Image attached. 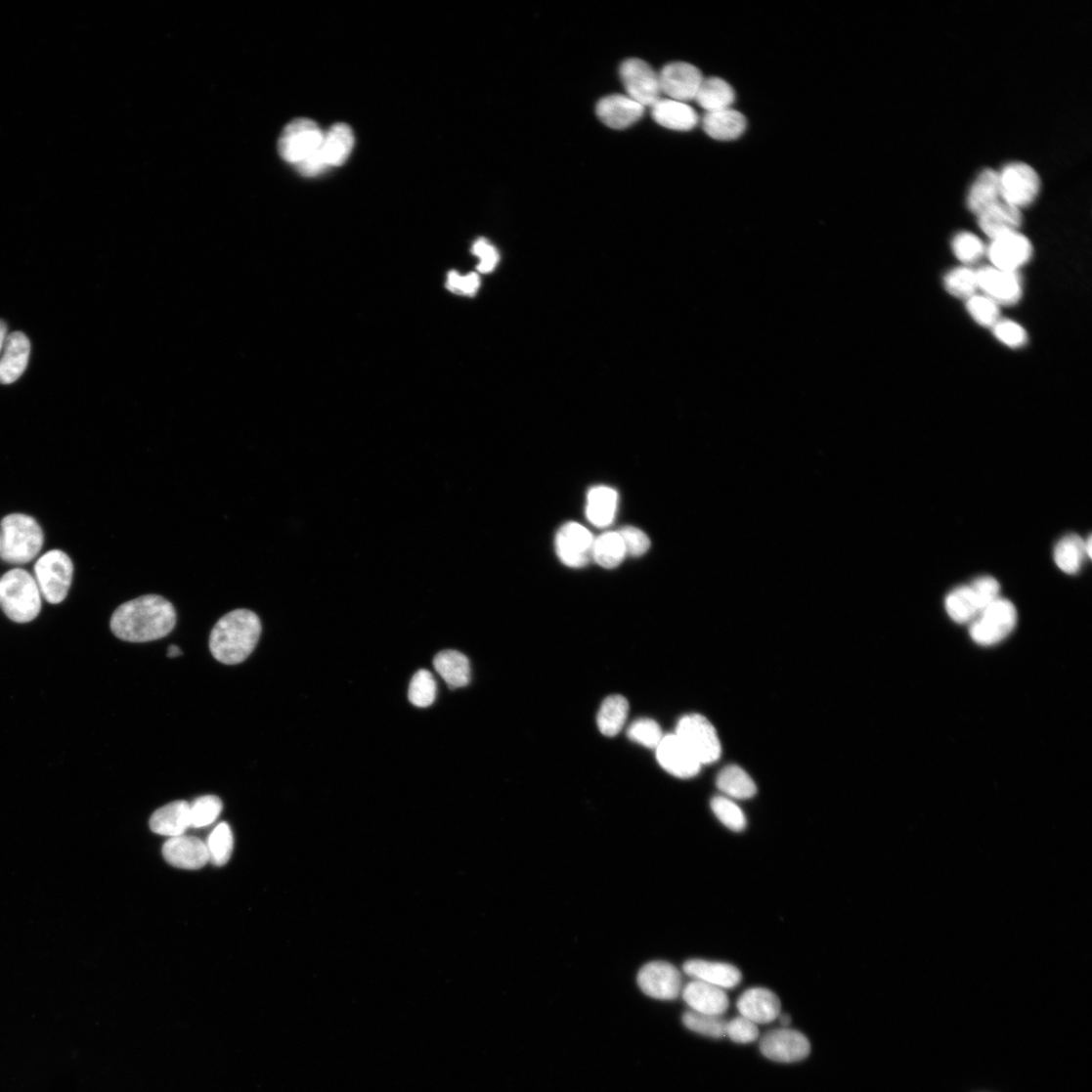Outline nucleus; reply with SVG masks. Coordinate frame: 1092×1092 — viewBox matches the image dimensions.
Returning <instances> with one entry per match:
<instances>
[{
  "label": "nucleus",
  "instance_id": "1",
  "mask_svg": "<svg viewBox=\"0 0 1092 1092\" xmlns=\"http://www.w3.org/2000/svg\"><path fill=\"white\" fill-rule=\"evenodd\" d=\"M173 605L158 595H145L117 608L110 619L112 633L122 640L147 642L167 636L175 628Z\"/></svg>",
  "mask_w": 1092,
  "mask_h": 1092
},
{
  "label": "nucleus",
  "instance_id": "2",
  "mask_svg": "<svg viewBox=\"0 0 1092 1092\" xmlns=\"http://www.w3.org/2000/svg\"><path fill=\"white\" fill-rule=\"evenodd\" d=\"M261 631L256 613L248 609L233 610L224 615L213 629L211 653L222 664H240L253 653Z\"/></svg>",
  "mask_w": 1092,
  "mask_h": 1092
},
{
  "label": "nucleus",
  "instance_id": "3",
  "mask_svg": "<svg viewBox=\"0 0 1092 1092\" xmlns=\"http://www.w3.org/2000/svg\"><path fill=\"white\" fill-rule=\"evenodd\" d=\"M43 544V530L33 517L16 513L3 519L0 556L7 563L23 565L31 562L41 551Z\"/></svg>",
  "mask_w": 1092,
  "mask_h": 1092
},
{
  "label": "nucleus",
  "instance_id": "4",
  "mask_svg": "<svg viewBox=\"0 0 1092 1092\" xmlns=\"http://www.w3.org/2000/svg\"><path fill=\"white\" fill-rule=\"evenodd\" d=\"M0 605L12 622H33L42 606V593L36 579L22 569L5 574L0 580Z\"/></svg>",
  "mask_w": 1092,
  "mask_h": 1092
},
{
  "label": "nucleus",
  "instance_id": "5",
  "mask_svg": "<svg viewBox=\"0 0 1092 1092\" xmlns=\"http://www.w3.org/2000/svg\"><path fill=\"white\" fill-rule=\"evenodd\" d=\"M71 558L63 550L53 549L42 555L35 566V579L42 596L51 604L64 602L73 579Z\"/></svg>",
  "mask_w": 1092,
  "mask_h": 1092
},
{
  "label": "nucleus",
  "instance_id": "6",
  "mask_svg": "<svg viewBox=\"0 0 1092 1092\" xmlns=\"http://www.w3.org/2000/svg\"><path fill=\"white\" fill-rule=\"evenodd\" d=\"M354 147L352 129L344 124L333 125L327 133L319 151L307 161L297 167L305 177H315L330 167H338L346 162Z\"/></svg>",
  "mask_w": 1092,
  "mask_h": 1092
},
{
  "label": "nucleus",
  "instance_id": "7",
  "mask_svg": "<svg viewBox=\"0 0 1092 1092\" xmlns=\"http://www.w3.org/2000/svg\"><path fill=\"white\" fill-rule=\"evenodd\" d=\"M1017 622L1018 613L1015 605L999 597L970 624V635L981 645H994L1012 633Z\"/></svg>",
  "mask_w": 1092,
  "mask_h": 1092
},
{
  "label": "nucleus",
  "instance_id": "8",
  "mask_svg": "<svg viewBox=\"0 0 1092 1092\" xmlns=\"http://www.w3.org/2000/svg\"><path fill=\"white\" fill-rule=\"evenodd\" d=\"M324 133L312 120H293L286 125L280 137L279 153L284 161L297 168L316 154Z\"/></svg>",
  "mask_w": 1092,
  "mask_h": 1092
},
{
  "label": "nucleus",
  "instance_id": "9",
  "mask_svg": "<svg viewBox=\"0 0 1092 1092\" xmlns=\"http://www.w3.org/2000/svg\"><path fill=\"white\" fill-rule=\"evenodd\" d=\"M1001 199L1018 209L1035 201L1041 190L1037 170L1025 162H1012L998 171Z\"/></svg>",
  "mask_w": 1092,
  "mask_h": 1092
},
{
  "label": "nucleus",
  "instance_id": "10",
  "mask_svg": "<svg viewBox=\"0 0 1092 1092\" xmlns=\"http://www.w3.org/2000/svg\"><path fill=\"white\" fill-rule=\"evenodd\" d=\"M701 764L717 762L721 744L713 723L700 715H689L678 721L676 733Z\"/></svg>",
  "mask_w": 1092,
  "mask_h": 1092
},
{
  "label": "nucleus",
  "instance_id": "11",
  "mask_svg": "<svg viewBox=\"0 0 1092 1092\" xmlns=\"http://www.w3.org/2000/svg\"><path fill=\"white\" fill-rule=\"evenodd\" d=\"M627 96L646 107H653L662 99L659 73L641 59H628L619 69Z\"/></svg>",
  "mask_w": 1092,
  "mask_h": 1092
},
{
  "label": "nucleus",
  "instance_id": "12",
  "mask_svg": "<svg viewBox=\"0 0 1092 1092\" xmlns=\"http://www.w3.org/2000/svg\"><path fill=\"white\" fill-rule=\"evenodd\" d=\"M1034 254L1031 242L1020 231L998 236L986 246V256L991 267L1016 272L1026 265Z\"/></svg>",
  "mask_w": 1092,
  "mask_h": 1092
},
{
  "label": "nucleus",
  "instance_id": "13",
  "mask_svg": "<svg viewBox=\"0 0 1092 1092\" xmlns=\"http://www.w3.org/2000/svg\"><path fill=\"white\" fill-rule=\"evenodd\" d=\"M637 983L645 995L659 1000H674L683 989L680 971L664 961L644 965L638 973Z\"/></svg>",
  "mask_w": 1092,
  "mask_h": 1092
},
{
  "label": "nucleus",
  "instance_id": "14",
  "mask_svg": "<svg viewBox=\"0 0 1092 1092\" xmlns=\"http://www.w3.org/2000/svg\"><path fill=\"white\" fill-rule=\"evenodd\" d=\"M760 1050L765 1058L781 1064H793L806 1059L811 1046L801 1031L783 1027L766 1032L761 1040Z\"/></svg>",
  "mask_w": 1092,
  "mask_h": 1092
},
{
  "label": "nucleus",
  "instance_id": "15",
  "mask_svg": "<svg viewBox=\"0 0 1092 1092\" xmlns=\"http://www.w3.org/2000/svg\"><path fill=\"white\" fill-rule=\"evenodd\" d=\"M555 546L559 559L568 567H585L593 558L594 539L579 523L570 522L560 528Z\"/></svg>",
  "mask_w": 1092,
  "mask_h": 1092
},
{
  "label": "nucleus",
  "instance_id": "16",
  "mask_svg": "<svg viewBox=\"0 0 1092 1092\" xmlns=\"http://www.w3.org/2000/svg\"><path fill=\"white\" fill-rule=\"evenodd\" d=\"M978 272L979 287L984 296L998 306H1014L1023 298V281L1019 273L984 267Z\"/></svg>",
  "mask_w": 1092,
  "mask_h": 1092
},
{
  "label": "nucleus",
  "instance_id": "17",
  "mask_svg": "<svg viewBox=\"0 0 1092 1092\" xmlns=\"http://www.w3.org/2000/svg\"><path fill=\"white\" fill-rule=\"evenodd\" d=\"M662 95L667 99L688 103L695 101L704 79L702 72L686 63H673L659 73Z\"/></svg>",
  "mask_w": 1092,
  "mask_h": 1092
},
{
  "label": "nucleus",
  "instance_id": "18",
  "mask_svg": "<svg viewBox=\"0 0 1092 1092\" xmlns=\"http://www.w3.org/2000/svg\"><path fill=\"white\" fill-rule=\"evenodd\" d=\"M656 750L660 764L673 776L691 778L701 769L702 764L676 734L664 735Z\"/></svg>",
  "mask_w": 1092,
  "mask_h": 1092
},
{
  "label": "nucleus",
  "instance_id": "19",
  "mask_svg": "<svg viewBox=\"0 0 1092 1092\" xmlns=\"http://www.w3.org/2000/svg\"><path fill=\"white\" fill-rule=\"evenodd\" d=\"M162 852L170 865L184 870H198L209 863L208 848L194 837L171 838L164 844Z\"/></svg>",
  "mask_w": 1092,
  "mask_h": 1092
},
{
  "label": "nucleus",
  "instance_id": "20",
  "mask_svg": "<svg viewBox=\"0 0 1092 1092\" xmlns=\"http://www.w3.org/2000/svg\"><path fill=\"white\" fill-rule=\"evenodd\" d=\"M736 1007L742 1017L756 1025L772 1023L781 1014L779 997L773 991L763 987H755L745 991L737 1000Z\"/></svg>",
  "mask_w": 1092,
  "mask_h": 1092
},
{
  "label": "nucleus",
  "instance_id": "21",
  "mask_svg": "<svg viewBox=\"0 0 1092 1092\" xmlns=\"http://www.w3.org/2000/svg\"><path fill=\"white\" fill-rule=\"evenodd\" d=\"M645 108L627 95H612L603 98L596 107L599 119L611 129L624 130L637 121Z\"/></svg>",
  "mask_w": 1092,
  "mask_h": 1092
},
{
  "label": "nucleus",
  "instance_id": "22",
  "mask_svg": "<svg viewBox=\"0 0 1092 1092\" xmlns=\"http://www.w3.org/2000/svg\"><path fill=\"white\" fill-rule=\"evenodd\" d=\"M684 972L694 981L721 989H731L742 983V973L735 966L716 961L693 959L683 966Z\"/></svg>",
  "mask_w": 1092,
  "mask_h": 1092
},
{
  "label": "nucleus",
  "instance_id": "23",
  "mask_svg": "<svg viewBox=\"0 0 1092 1092\" xmlns=\"http://www.w3.org/2000/svg\"><path fill=\"white\" fill-rule=\"evenodd\" d=\"M684 1001L691 1011L721 1017L729 1008V999L724 989L693 981L682 989Z\"/></svg>",
  "mask_w": 1092,
  "mask_h": 1092
},
{
  "label": "nucleus",
  "instance_id": "24",
  "mask_svg": "<svg viewBox=\"0 0 1092 1092\" xmlns=\"http://www.w3.org/2000/svg\"><path fill=\"white\" fill-rule=\"evenodd\" d=\"M4 348V356L0 360V383L11 385L26 369L31 343L23 333L14 332L7 337Z\"/></svg>",
  "mask_w": 1092,
  "mask_h": 1092
},
{
  "label": "nucleus",
  "instance_id": "25",
  "mask_svg": "<svg viewBox=\"0 0 1092 1092\" xmlns=\"http://www.w3.org/2000/svg\"><path fill=\"white\" fill-rule=\"evenodd\" d=\"M982 231L991 240L998 236L1019 231L1023 224L1022 211L1000 199L978 216Z\"/></svg>",
  "mask_w": 1092,
  "mask_h": 1092
},
{
  "label": "nucleus",
  "instance_id": "26",
  "mask_svg": "<svg viewBox=\"0 0 1092 1092\" xmlns=\"http://www.w3.org/2000/svg\"><path fill=\"white\" fill-rule=\"evenodd\" d=\"M652 115L660 126L674 131H690L699 122L697 112L688 103L667 98L659 100L652 107Z\"/></svg>",
  "mask_w": 1092,
  "mask_h": 1092
},
{
  "label": "nucleus",
  "instance_id": "27",
  "mask_svg": "<svg viewBox=\"0 0 1092 1092\" xmlns=\"http://www.w3.org/2000/svg\"><path fill=\"white\" fill-rule=\"evenodd\" d=\"M153 833L170 838L181 837L191 828V806L187 802L171 803L156 810L151 818Z\"/></svg>",
  "mask_w": 1092,
  "mask_h": 1092
},
{
  "label": "nucleus",
  "instance_id": "28",
  "mask_svg": "<svg viewBox=\"0 0 1092 1092\" xmlns=\"http://www.w3.org/2000/svg\"><path fill=\"white\" fill-rule=\"evenodd\" d=\"M704 132L718 141L739 139L747 129L745 115L732 108L706 112L702 120Z\"/></svg>",
  "mask_w": 1092,
  "mask_h": 1092
},
{
  "label": "nucleus",
  "instance_id": "29",
  "mask_svg": "<svg viewBox=\"0 0 1092 1092\" xmlns=\"http://www.w3.org/2000/svg\"><path fill=\"white\" fill-rule=\"evenodd\" d=\"M1000 199L998 171L992 168L983 169L967 194L968 210L979 216Z\"/></svg>",
  "mask_w": 1092,
  "mask_h": 1092
},
{
  "label": "nucleus",
  "instance_id": "30",
  "mask_svg": "<svg viewBox=\"0 0 1092 1092\" xmlns=\"http://www.w3.org/2000/svg\"><path fill=\"white\" fill-rule=\"evenodd\" d=\"M695 101L706 112H713L731 108L735 93L724 79L708 77L703 79Z\"/></svg>",
  "mask_w": 1092,
  "mask_h": 1092
},
{
  "label": "nucleus",
  "instance_id": "31",
  "mask_svg": "<svg viewBox=\"0 0 1092 1092\" xmlns=\"http://www.w3.org/2000/svg\"><path fill=\"white\" fill-rule=\"evenodd\" d=\"M434 668L452 689L461 688L470 681L468 659L457 651H444L434 659Z\"/></svg>",
  "mask_w": 1092,
  "mask_h": 1092
},
{
  "label": "nucleus",
  "instance_id": "32",
  "mask_svg": "<svg viewBox=\"0 0 1092 1092\" xmlns=\"http://www.w3.org/2000/svg\"><path fill=\"white\" fill-rule=\"evenodd\" d=\"M717 785L730 800H750L757 793V786L752 777L736 764L725 766L718 776Z\"/></svg>",
  "mask_w": 1092,
  "mask_h": 1092
},
{
  "label": "nucleus",
  "instance_id": "33",
  "mask_svg": "<svg viewBox=\"0 0 1092 1092\" xmlns=\"http://www.w3.org/2000/svg\"><path fill=\"white\" fill-rule=\"evenodd\" d=\"M617 506V493L607 487H596L588 494L587 516L598 527L612 523Z\"/></svg>",
  "mask_w": 1092,
  "mask_h": 1092
},
{
  "label": "nucleus",
  "instance_id": "34",
  "mask_svg": "<svg viewBox=\"0 0 1092 1092\" xmlns=\"http://www.w3.org/2000/svg\"><path fill=\"white\" fill-rule=\"evenodd\" d=\"M630 712L629 701L621 695L607 697L600 707L597 723L606 736H615L625 726Z\"/></svg>",
  "mask_w": 1092,
  "mask_h": 1092
},
{
  "label": "nucleus",
  "instance_id": "35",
  "mask_svg": "<svg viewBox=\"0 0 1092 1092\" xmlns=\"http://www.w3.org/2000/svg\"><path fill=\"white\" fill-rule=\"evenodd\" d=\"M1086 557L1088 556L1085 549V541L1076 535H1070L1062 539L1054 549L1055 564L1062 572L1069 575L1078 573Z\"/></svg>",
  "mask_w": 1092,
  "mask_h": 1092
},
{
  "label": "nucleus",
  "instance_id": "36",
  "mask_svg": "<svg viewBox=\"0 0 1092 1092\" xmlns=\"http://www.w3.org/2000/svg\"><path fill=\"white\" fill-rule=\"evenodd\" d=\"M948 615L957 624H971L981 614L976 595L970 586H961L953 590L946 598Z\"/></svg>",
  "mask_w": 1092,
  "mask_h": 1092
},
{
  "label": "nucleus",
  "instance_id": "37",
  "mask_svg": "<svg viewBox=\"0 0 1092 1092\" xmlns=\"http://www.w3.org/2000/svg\"><path fill=\"white\" fill-rule=\"evenodd\" d=\"M626 547L618 533H607L594 541L593 559L605 568L614 569L623 563Z\"/></svg>",
  "mask_w": 1092,
  "mask_h": 1092
},
{
  "label": "nucleus",
  "instance_id": "38",
  "mask_svg": "<svg viewBox=\"0 0 1092 1092\" xmlns=\"http://www.w3.org/2000/svg\"><path fill=\"white\" fill-rule=\"evenodd\" d=\"M942 284L951 296L965 301L980 290L978 272L969 267L951 270L944 275Z\"/></svg>",
  "mask_w": 1092,
  "mask_h": 1092
},
{
  "label": "nucleus",
  "instance_id": "39",
  "mask_svg": "<svg viewBox=\"0 0 1092 1092\" xmlns=\"http://www.w3.org/2000/svg\"><path fill=\"white\" fill-rule=\"evenodd\" d=\"M205 845L208 848L209 862L215 866L227 864L234 849V838L229 824L226 822L220 823Z\"/></svg>",
  "mask_w": 1092,
  "mask_h": 1092
},
{
  "label": "nucleus",
  "instance_id": "40",
  "mask_svg": "<svg viewBox=\"0 0 1092 1092\" xmlns=\"http://www.w3.org/2000/svg\"><path fill=\"white\" fill-rule=\"evenodd\" d=\"M951 247L955 257L966 265L977 263L986 255V246L983 240L976 234L967 231L954 236Z\"/></svg>",
  "mask_w": 1092,
  "mask_h": 1092
},
{
  "label": "nucleus",
  "instance_id": "41",
  "mask_svg": "<svg viewBox=\"0 0 1092 1092\" xmlns=\"http://www.w3.org/2000/svg\"><path fill=\"white\" fill-rule=\"evenodd\" d=\"M683 1024L697 1034L714 1039L726 1037V1023L720 1016L705 1015L693 1011L683 1016Z\"/></svg>",
  "mask_w": 1092,
  "mask_h": 1092
},
{
  "label": "nucleus",
  "instance_id": "42",
  "mask_svg": "<svg viewBox=\"0 0 1092 1092\" xmlns=\"http://www.w3.org/2000/svg\"><path fill=\"white\" fill-rule=\"evenodd\" d=\"M712 809L719 820L732 832L741 833L747 828V817L741 808L725 796L712 801Z\"/></svg>",
  "mask_w": 1092,
  "mask_h": 1092
},
{
  "label": "nucleus",
  "instance_id": "43",
  "mask_svg": "<svg viewBox=\"0 0 1092 1092\" xmlns=\"http://www.w3.org/2000/svg\"><path fill=\"white\" fill-rule=\"evenodd\" d=\"M436 693L437 685L429 671L420 670L413 677L408 693L413 705L426 708L433 704Z\"/></svg>",
  "mask_w": 1092,
  "mask_h": 1092
},
{
  "label": "nucleus",
  "instance_id": "44",
  "mask_svg": "<svg viewBox=\"0 0 1092 1092\" xmlns=\"http://www.w3.org/2000/svg\"><path fill=\"white\" fill-rule=\"evenodd\" d=\"M191 806V825L195 829L204 828L216 821L223 809L222 801L215 795L199 797Z\"/></svg>",
  "mask_w": 1092,
  "mask_h": 1092
},
{
  "label": "nucleus",
  "instance_id": "45",
  "mask_svg": "<svg viewBox=\"0 0 1092 1092\" xmlns=\"http://www.w3.org/2000/svg\"><path fill=\"white\" fill-rule=\"evenodd\" d=\"M966 309L971 318L985 328H992L1000 320V306L983 293L969 298Z\"/></svg>",
  "mask_w": 1092,
  "mask_h": 1092
},
{
  "label": "nucleus",
  "instance_id": "46",
  "mask_svg": "<svg viewBox=\"0 0 1092 1092\" xmlns=\"http://www.w3.org/2000/svg\"><path fill=\"white\" fill-rule=\"evenodd\" d=\"M630 739L648 749H657L664 739L660 725L653 720L640 719L629 728Z\"/></svg>",
  "mask_w": 1092,
  "mask_h": 1092
},
{
  "label": "nucleus",
  "instance_id": "47",
  "mask_svg": "<svg viewBox=\"0 0 1092 1092\" xmlns=\"http://www.w3.org/2000/svg\"><path fill=\"white\" fill-rule=\"evenodd\" d=\"M991 329L994 337L1010 348H1022L1028 341L1026 330L1013 320L1000 319Z\"/></svg>",
  "mask_w": 1092,
  "mask_h": 1092
},
{
  "label": "nucleus",
  "instance_id": "48",
  "mask_svg": "<svg viewBox=\"0 0 1092 1092\" xmlns=\"http://www.w3.org/2000/svg\"><path fill=\"white\" fill-rule=\"evenodd\" d=\"M758 1025L745 1017H737L726 1023V1036L734 1043L749 1044L759 1038Z\"/></svg>",
  "mask_w": 1092,
  "mask_h": 1092
},
{
  "label": "nucleus",
  "instance_id": "49",
  "mask_svg": "<svg viewBox=\"0 0 1092 1092\" xmlns=\"http://www.w3.org/2000/svg\"><path fill=\"white\" fill-rule=\"evenodd\" d=\"M974 595L978 600L981 613L991 603L999 598L1000 586L992 577L984 576L977 579L971 585Z\"/></svg>",
  "mask_w": 1092,
  "mask_h": 1092
},
{
  "label": "nucleus",
  "instance_id": "50",
  "mask_svg": "<svg viewBox=\"0 0 1092 1092\" xmlns=\"http://www.w3.org/2000/svg\"><path fill=\"white\" fill-rule=\"evenodd\" d=\"M619 536L623 539L627 553L633 556H640L644 554L651 542L644 533L638 528L629 526L619 531Z\"/></svg>",
  "mask_w": 1092,
  "mask_h": 1092
},
{
  "label": "nucleus",
  "instance_id": "51",
  "mask_svg": "<svg viewBox=\"0 0 1092 1092\" xmlns=\"http://www.w3.org/2000/svg\"><path fill=\"white\" fill-rule=\"evenodd\" d=\"M480 284V278L476 274H470L465 277H461L459 293L466 294V296H474V294L478 291Z\"/></svg>",
  "mask_w": 1092,
  "mask_h": 1092
},
{
  "label": "nucleus",
  "instance_id": "52",
  "mask_svg": "<svg viewBox=\"0 0 1092 1092\" xmlns=\"http://www.w3.org/2000/svg\"><path fill=\"white\" fill-rule=\"evenodd\" d=\"M499 260V253L494 246H491L490 249L481 257V262L478 265V271L481 274L492 273L495 270Z\"/></svg>",
  "mask_w": 1092,
  "mask_h": 1092
},
{
  "label": "nucleus",
  "instance_id": "53",
  "mask_svg": "<svg viewBox=\"0 0 1092 1092\" xmlns=\"http://www.w3.org/2000/svg\"><path fill=\"white\" fill-rule=\"evenodd\" d=\"M460 279L461 276L459 273L455 271L451 272L448 279V288L453 292L459 293Z\"/></svg>",
  "mask_w": 1092,
  "mask_h": 1092
},
{
  "label": "nucleus",
  "instance_id": "54",
  "mask_svg": "<svg viewBox=\"0 0 1092 1092\" xmlns=\"http://www.w3.org/2000/svg\"><path fill=\"white\" fill-rule=\"evenodd\" d=\"M7 334H8L7 324L3 320H0V351H2V349L4 348L6 339L8 337Z\"/></svg>",
  "mask_w": 1092,
  "mask_h": 1092
},
{
  "label": "nucleus",
  "instance_id": "55",
  "mask_svg": "<svg viewBox=\"0 0 1092 1092\" xmlns=\"http://www.w3.org/2000/svg\"><path fill=\"white\" fill-rule=\"evenodd\" d=\"M182 655L181 648L176 645H170L167 651L168 658H176Z\"/></svg>",
  "mask_w": 1092,
  "mask_h": 1092
},
{
  "label": "nucleus",
  "instance_id": "56",
  "mask_svg": "<svg viewBox=\"0 0 1092 1092\" xmlns=\"http://www.w3.org/2000/svg\"><path fill=\"white\" fill-rule=\"evenodd\" d=\"M778 1019L780 1020V1023L784 1027H787L791 1024V1017L787 1014H780Z\"/></svg>",
  "mask_w": 1092,
  "mask_h": 1092
}]
</instances>
